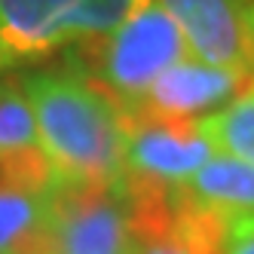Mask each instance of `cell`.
I'll return each mask as SVG.
<instances>
[{
  "label": "cell",
  "instance_id": "cell-8",
  "mask_svg": "<svg viewBox=\"0 0 254 254\" xmlns=\"http://www.w3.org/2000/svg\"><path fill=\"white\" fill-rule=\"evenodd\" d=\"M248 80L224 67H211L196 59H184L147 86L135 104L123 107L126 114H147L162 120H199L214 114L242 92Z\"/></svg>",
  "mask_w": 254,
  "mask_h": 254
},
{
  "label": "cell",
  "instance_id": "cell-2",
  "mask_svg": "<svg viewBox=\"0 0 254 254\" xmlns=\"http://www.w3.org/2000/svg\"><path fill=\"white\" fill-rule=\"evenodd\" d=\"M150 0H0V77L70 43L111 34Z\"/></svg>",
  "mask_w": 254,
  "mask_h": 254
},
{
  "label": "cell",
  "instance_id": "cell-12",
  "mask_svg": "<svg viewBox=\"0 0 254 254\" xmlns=\"http://www.w3.org/2000/svg\"><path fill=\"white\" fill-rule=\"evenodd\" d=\"M144 254H184L172 239H162V242H150V245H144Z\"/></svg>",
  "mask_w": 254,
  "mask_h": 254
},
{
  "label": "cell",
  "instance_id": "cell-11",
  "mask_svg": "<svg viewBox=\"0 0 254 254\" xmlns=\"http://www.w3.org/2000/svg\"><path fill=\"white\" fill-rule=\"evenodd\" d=\"M37 150L34 117L19 80L0 77V156Z\"/></svg>",
  "mask_w": 254,
  "mask_h": 254
},
{
  "label": "cell",
  "instance_id": "cell-9",
  "mask_svg": "<svg viewBox=\"0 0 254 254\" xmlns=\"http://www.w3.org/2000/svg\"><path fill=\"white\" fill-rule=\"evenodd\" d=\"M184 193L221 214L242 245L254 239V166L214 153L184 184Z\"/></svg>",
  "mask_w": 254,
  "mask_h": 254
},
{
  "label": "cell",
  "instance_id": "cell-14",
  "mask_svg": "<svg viewBox=\"0 0 254 254\" xmlns=\"http://www.w3.org/2000/svg\"><path fill=\"white\" fill-rule=\"evenodd\" d=\"M251 83H254V64H251Z\"/></svg>",
  "mask_w": 254,
  "mask_h": 254
},
{
  "label": "cell",
  "instance_id": "cell-13",
  "mask_svg": "<svg viewBox=\"0 0 254 254\" xmlns=\"http://www.w3.org/2000/svg\"><path fill=\"white\" fill-rule=\"evenodd\" d=\"M233 254H254V239H248L245 245H239V248H236Z\"/></svg>",
  "mask_w": 254,
  "mask_h": 254
},
{
  "label": "cell",
  "instance_id": "cell-3",
  "mask_svg": "<svg viewBox=\"0 0 254 254\" xmlns=\"http://www.w3.org/2000/svg\"><path fill=\"white\" fill-rule=\"evenodd\" d=\"M49 254H144V233L129 178L117 184H52Z\"/></svg>",
  "mask_w": 254,
  "mask_h": 254
},
{
  "label": "cell",
  "instance_id": "cell-1",
  "mask_svg": "<svg viewBox=\"0 0 254 254\" xmlns=\"http://www.w3.org/2000/svg\"><path fill=\"white\" fill-rule=\"evenodd\" d=\"M19 83L52 184H117L126 178V117L104 86L77 70H40Z\"/></svg>",
  "mask_w": 254,
  "mask_h": 254
},
{
  "label": "cell",
  "instance_id": "cell-6",
  "mask_svg": "<svg viewBox=\"0 0 254 254\" xmlns=\"http://www.w3.org/2000/svg\"><path fill=\"white\" fill-rule=\"evenodd\" d=\"M126 175L159 187H184L214 156L196 120L126 114Z\"/></svg>",
  "mask_w": 254,
  "mask_h": 254
},
{
  "label": "cell",
  "instance_id": "cell-5",
  "mask_svg": "<svg viewBox=\"0 0 254 254\" xmlns=\"http://www.w3.org/2000/svg\"><path fill=\"white\" fill-rule=\"evenodd\" d=\"M172 15L190 59L251 80L254 0H156Z\"/></svg>",
  "mask_w": 254,
  "mask_h": 254
},
{
  "label": "cell",
  "instance_id": "cell-4",
  "mask_svg": "<svg viewBox=\"0 0 254 254\" xmlns=\"http://www.w3.org/2000/svg\"><path fill=\"white\" fill-rule=\"evenodd\" d=\"M95 40H101L98 70L107 86L104 92L120 107L135 104L162 70L190 59L178 25L156 0L126 15L111 34Z\"/></svg>",
  "mask_w": 254,
  "mask_h": 254
},
{
  "label": "cell",
  "instance_id": "cell-7",
  "mask_svg": "<svg viewBox=\"0 0 254 254\" xmlns=\"http://www.w3.org/2000/svg\"><path fill=\"white\" fill-rule=\"evenodd\" d=\"M52 181L40 150L0 156V254L52 251Z\"/></svg>",
  "mask_w": 254,
  "mask_h": 254
},
{
  "label": "cell",
  "instance_id": "cell-10",
  "mask_svg": "<svg viewBox=\"0 0 254 254\" xmlns=\"http://www.w3.org/2000/svg\"><path fill=\"white\" fill-rule=\"evenodd\" d=\"M196 126L208 138L214 153L254 166V86L217 107L214 114L199 117Z\"/></svg>",
  "mask_w": 254,
  "mask_h": 254
}]
</instances>
